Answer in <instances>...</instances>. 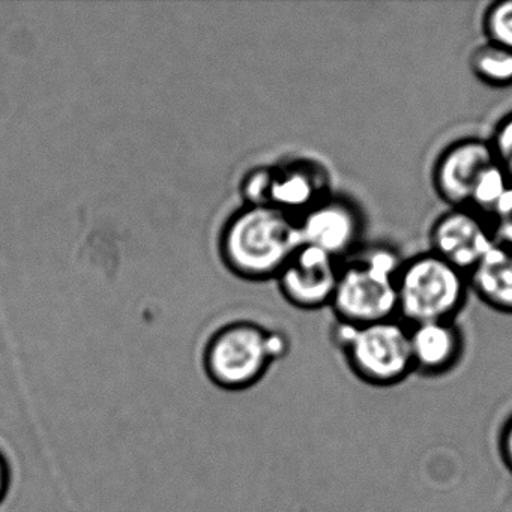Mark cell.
<instances>
[{"label":"cell","instance_id":"7a4b0ae2","mask_svg":"<svg viewBox=\"0 0 512 512\" xmlns=\"http://www.w3.org/2000/svg\"><path fill=\"white\" fill-rule=\"evenodd\" d=\"M403 263L389 245L362 247L341 262L329 307L344 325L362 326L398 319V272Z\"/></svg>","mask_w":512,"mask_h":512},{"label":"cell","instance_id":"8992f818","mask_svg":"<svg viewBox=\"0 0 512 512\" xmlns=\"http://www.w3.org/2000/svg\"><path fill=\"white\" fill-rule=\"evenodd\" d=\"M298 227L302 244L317 248L340 262L364 247L365 215L361 206L334 191L302 214Z\"/></svg>","mask_w":512,"mask_h":512},{"label":"cell","instance_id":"ac0fdd59","mask_svg":"<svg viewBox=\"0 0 512 512\" xmlns=\"http://www.w3.org/2000/svg\"><path fill=\"white\" fill-rule=\"evenodd\" d=\"M13 484V469L5 452L0 449V505L7 499Z\"/></svg>","mask_w":512,"mask_h":512},{"label":"cell","instance_id":"3957f363","mask_svg":"<svg viewBox=\"0 0 512 512\" xmlns=\"http://www.w3.org/2000/svg\"><path fill=\"white\" fill-rule=\"evenodd\" d=\"M287 352L289 340L283 332L251 320H236L209 337L203 350V370L218 388L245 391L257 385Z\"/></svg>","mask_w":512,"mask_h":512},{"label":"cell","instance_id":"9c48e42d","mask_svg":"<svg viewBox=\"0 0 512 512\" xmlns=\"http://www.w3.org/2000/svg\"><path fill=\"white\" fill-rule=\"evenodd\" d=\"M340 266V260L302 244L278 274L281 295L301 310L329 307L337 287Z\"/></svg>","mask_w":512,"mask_h":512},{"label":"cell","instance_id":"52a82bcc","mask_svg":"<svg viewBox=\"0 0 512 512\" xmlns=\"http://www.w3.org/2000/svg\"><path fill=\"white\" fill-rule=\"evenodd\" d=\"M428 242V251L469 275L497 239L484 215L470 208H448L431 224Z\"/></svg>","mask_w":512,"mask_h":512},{"label":"cell","instance_id":"5bb4252c","mask_svg":"<svg viewBox=\"0 0 512 512\" xmlns=\"http://www.w3.org/2000/svg\"><path fill=\"white\" fill-rule=\"evenodd\" d=\"M482 32L487 43L512 52V0H496L485 8Z\"/></svg>","mask_w":512,"mask_h":512},{"label":"cell","instance_id":"7c38bea8","mask_svg":"<svg viewBox=\"0 0 512 512\" xmlns=\"http://www.w3.org/2000/svg\"><path fill=\"white\" fill-rule=\"evenodd\" d=\"M467 277L482 304L512 316V247L497 242Z\"/></svg>","mask_w":512,"mask_h":512},{"label":"cell","instance_id":"e0dca14e","mask_svg":"<svg viewBox=\"0 0 512 512\" xmlns=\"http://www.w3.org/2000/svg\"><path fill=\"white\" fill-rule=\"evenodd\" d=\"M499 452L503 464L512 473V415L506 419L499 434Z\"/></svg>","mask_w":512,"mask_h":512},{"label":"cell","instance_id":"2e32d148","mask_svg":"<svg viewBox=\"0 0 512 512\" xmlns=\"http://www.w3.org/2000/svg\"><path fill=\"white\" fill-rule=\"evenodd\" d=\"M491 224H493L497 242L512 247V188L491 218Z\"/></svg>","mask_w":512,"mask_h":512},{"label":"cell","instance_id":"277c9868","mask_svg":"<svg viewBox=\"0 0 512 512\" xmlns=\"http://www.w3.org/2000/svg\"><path fill=\"white\" fill-rule=\"evenodd\" d=\"M398 319L406 325L455 320L470 292L469 277L431 251L403 259L398 272Z\"/></svg>","mask_w":512,"mask_h":512},{"label":"cell","instance_id":"6da1fadb","mask_svg":"<svg viewBox=\"0 0 512 512\" xmlns=\"http://www.w3.org/2000/svg\"><path fill=\"white\" fill-rule=\"evenodd\" d=\"M298 220L274 206L244 205L230 215L220 233L226 268L244 280L277 278L301 247Z\"/></svg>","mask_w":512,"mask_h":512},{"label":"cell","instance_id":"9a60e30c","mask_svg":"<svg viewBox=\"0 0 512 512\" xmlns=\"http://www.w3.org/2000/svg\"><path fill=\"white\" fill-rule=\"evenodd\" d=\"M494 157L512 179V110L503 115L494 125L493 134L488 137Z\"/></svg>","mask_w":512,"mask_h":512},{"label":"cell","instance_id":"4fadbf2b","mask_svg":"<svg viewBox=\"0 0 512 512\" xmlns=\"http://www.w3.org/2000/svg\"><path fill=\"white\" fill-rule=\"evenodd\" d=\"M473 76L490 88L505 89L512 86V52L485 41L473 50L469 58Z\"/></svg>","mask_w":512,"mask_h":512},{"label":"cell","instance_id":"ba28073f","mask_svg":"<svg viewBox=\"0 0 512 512\" xmlns=\"http://www.w3.org/2000/svg\"><path fill=\"white\" fill-rule=\"evenodd\" d=\"M496 161L488 139L463 137L449 143L431 170L437 197L448 208H469L476 184Z\"/></svg>","mask_w":512,"mask_h":512},{"label":"cell","instance_id":"8fae6325","mask_svg":"<svg viewBox=\"0 0 512 512\" xmlns=\"http://www.w3.org/2000/svg\"><path fill=\"white\" fill-rule=\"evenodd\" d=\"M409 343L413 371L427 377L454 370L464 353V337L455 320L410 325Z\"/></svg>","mask_w":512,"mask_h":512},{"label":"cell","instance_id":"5b68a950","mask_svg":"<svg viewBox=\"0 0 512 512\" xmlns=\"http://www.w3.org/2000/svg\"><path fill=\"white\" fill-rule=\"evenodd\" d=\"M332 337L350 370L367 385L389 388L415 373L409 326L400 319L362 326L337 322Z\"/></svg>","mask_w":512,"mask_h":512},{"label":"cell","instance_id":"30bf717a","mask_svg":"<svg viewBox=\"0 0 512 512\" xmlns=\"http://www.w3.org/2000/svg\"><path fill=\"white\" fill-rule=\"evenodd\" d=\"M331 193L329 173L316 161L298 158L269 166L268 206L296 220Z\"/></svg>","mask_w":512,"mask_h":512}]
</instances>
